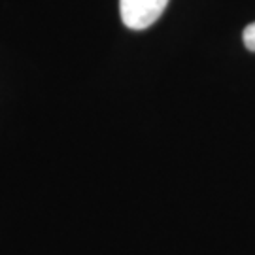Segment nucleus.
Returning a JSON list of instances; mask_svg holds the SVG:
<instances>
[{"instance_id": "f257e3e1", "label": "nucleus", "mask_w": 255, "mask_h": 255, "mask_svg": "<svg viewBox=\"0 0 255 255\" xmlns=\"http://www.w3.org/2000/svg\"><path fill=\"white\" fill-rule=\"evenodd\" d=\"M168 0H119L121 21L127 28L144 30L163 15Z\"/></svg>"}, {"instance_id": "f03ea898", "label": "nucleus", "mask_w": 255, "mask_h": 255, "mask_svg": "<svg viewBox=\"0 0 255 255\" xmlns=\"http://www.w3.org/2000/svg\"><path fill=\"white\" fill-rule=\"evenodd\" d=\"M242 40H244V46H246L250 51L255 53V23H252V25H248V27L244 28Z\"/></svg>"}]
</instances>
